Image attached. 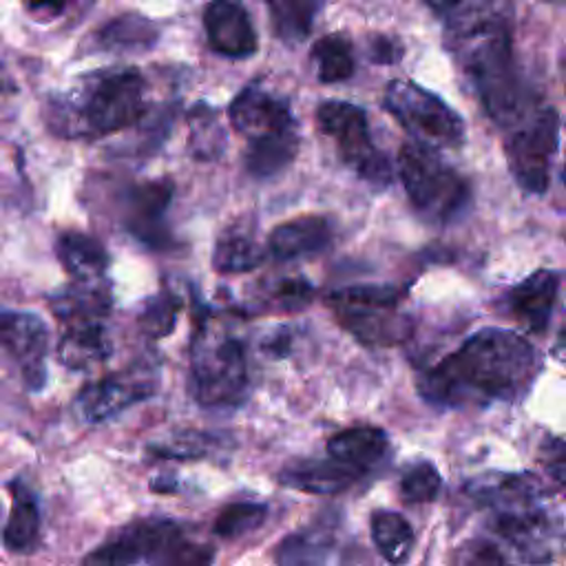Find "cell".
Listing matches in <instances>:
<instances>
[{
  "mask_svg": "<svg viewBox=\"0 0 566 566\" xmlns=\"http://www.w3.org/2000/svg\"><path fill=\"white\" fill-rule=\"evenodd\" d=\"M444 46L497 126L511 128L535 106L515 64L509 0H475L447 15Z\"/></svg>",
  "mask_w": 566,
  "mask_h": 566,
  "instance_id": "cell-1",
  "label": "cell"
},
{
  "mask_svg": "<svg viewBox=\"0 0 566 566\" xmlns=\"http://www.w3.org/2000/svg\"><path fill=\"white\" fill-rule=\"evenodd\" d=\"M535 371L537 354L524 336L486 327L427 369L420 391L429 402L447 407L517 400L533 382Z\"/></svg>",
  "mask_w": 566,
  "mask_h": 566,
  "instance_id": "cell-2",
  "label": "cell"
},
{
  "mask_svg": "<svg viewBox=\"0 0 566 566\" xmlns=\"http://www.w3.org/2000/svg\"><path fill=\"white\" fill-rule=\"evenodd\" d=\"M146 115V80L137 69H102L46 104L49 128L64 139H97Z\"/></svg>",
  "mask_w": 566,
  "mask_h": 566,
  "instance_id": "cell-3",
  "label": "cell"
},
{
  "mask_svg": "<svg viewBox=\"0 0 566 566\" xmlns=\"http://www.w3.org/2000/svg\"><path fill=\"white\" fill-rule=\"evenodd\" d=\"M190 391L201 407H237L248 391V358L239 336L201 318L190 343Z\"/></svg>",
  "mask_w": 566,
  "mask_h": 566,
  "instance_id": "cell-4",
  "label": "cell"
},
{
  "mask_svg": "<svg viewBox=\"0 0 566 566\" xmlns=\"http://www.w3.org/2000/svg\"><path fill=\"white\" fill-rule=\"evenodd\" d=\"M212 551L184 535V528L166 517H146L126 526L117 537L84 557L86 564H208Z\"/></svg>",
  "mask_w": 566,
  "mask_h": 566,
  "instance_id": "cell-5",
  "label": "cell"
},
{
  "mask_svg": "<svg viewBox=\"0 0 566 566\" xmlns=\"http://www.w3.org/2000/svg\"><path fill=\"white\" fill-rule=\"evenodd\" d=\"M398 172L411 206L429 221H453L469 203L467 181L431 146L405 144L398 153Z\"/></svg>",
  "mask_w": 566,
  "mask_h": 566,
  "instance_id": "cell-6",
  "label": "cell"
},
{
  "mask_svg": "<svg viewBox=\"0 0 566 566\" xmlns=\"http://www.w3.org/2000/svg\"><path fill=\"white\" fill-rule=\"evenodd\" d=\"M482 500L491 511L493 528L524 551L526 559H539L535 551L548 533V517L533 475H504L482 491Z\"/></svg>",
  "mask_w": 566,
  "mask_h": 566,
  "instance_id": "cell-7",
  "label": "cell"
},
{
  "mask_svg": "<svg viewBox=\"0 0 566 566\" xmlns=\"http://www.w3.org/2000/svg\"><path fill=\"white\" fill-rule=\"evenodd\" d=\"M400 292L391 285H352L327 296L338 323L365 345H394L407 338L409 321L396 312Z\"/></svg>",
  "mask_w": 566,
  "mask_h": 566,
  "instance_id": "cell-8",
  "label": "cell"
},
{
  "mask_svg": "<svg viewBox=\"0 0 566 566\" xmlns=\"http://www.w3.org/2000/svg\"><path fill=\"white\" fill-rule=\"evenodd\" d=\"M385 108L418 144L431 148H455L464 139V124L460 115L416 82H389L385 91Z\"/></svg>",
  "mask_w": 566,
  "mask_h": 566,
  "instance_id": "cell-9",
  "label": "cell"
},
{
  "mask_svg": "<svg viewBox=\"0 0 566 566\" xmlns=\"http://www.w3.org/2000/svg\"><path fill=\"white\" fill-rule=\"evenodd\" d=\"M318 128L336 142L340 159L365 181L374 186H387L391 181V166L385 153H380L369 135L367 115L360 106L327 99L316 111Z\"/></svg>",
  "mask_w": 566,
  "mask_h": 566,
  "instance_id": "cell-10",
  "label": "cell"
},
{
  "mask_svg": "<svg viewBox=\"0 0 566 566\" xmlns=\"http://www.w3.org/2000/svg\"><path fill=\"white\" fill-rule=\"evenodd\" d=\"M559 117L551 106H533L509 128L506 159L515 181L526 192H544L548 186L551 157L557 148Z\"/></svg>",
  "mask_w": 566,
  "mask_h": 566,
  "instance_id": "cell-11",
  "label": "cell"
},
{
  "mask_svg": "<svg viewBox=\"0 0 566 566\" xmlns=\"http://www.w3.org/2000/svg\"><path fill=\"white\" fill-rule=\"evenodd\" d=\"M49 329L33 312H0V363L20 382L38 391L46 382Z\"/></svg>",
  "mask_w": 566,
  "mask_h": 566,
  "instance_id": "cell-12",
  "label": "cell"
},
{
  "mask_svg": "<svg viewBox=\"0 0 566 566\" xmlns=\"http://www.w3.org/2000/svg\"><path fill=\"white\" fill-rule=\"evenodd\" d=\"M172 201V184L168 179H153L133 184L122 195L119 219L128 234L148 248H168L170 230L166 212Z\"/></svg>",
  "mask_w": 566,
  "mask_h": 566,
  "instance_id": "cell-13",
  "label": "cell"
},
{
  "mask_svg": "<svg viewBox=\"0 0 566 566\" xmlns=\"http://www.w3.org/2000/svg\"><path fill=\"white\" fill-rule=\"evenodd\" d=\"M230 124L237 133L252 139L290 135L296 130V119L290 111L287 99L263 88L261 84H248L228 108Z\"/></svg>",
  "mask_w": 566,
  "mask_h": 566,
  "instance_id": "cell-14",
  "label": "cell"
},
{
  "mask_svg": "<svg viewBox=\"0 0 566 566\" xmlns=\"http://www.w3.org/2000/svg\"><path fill=\"white\" fill-rule=\"evenodd\" d=\"M155 391V380L150 369L142 371H119L86 385L77 398L75 409L86 422H102L115 413L146 400Z\"/></svg>",
  "mask_w": 566,
  "mask_h": 566,
  "instance_id": "cell-15",
  "label": "cell"
},
{
  "mask_svg": "<svg viewBox=\"0 0 566 566\" xmlns=\"http://www.w3.org/2000/svg\"><path fill=\"white\" fill-rule=\"evenodd\" d=\"M203 29L210 49L219 55L239 60L256 51L252 20L239 0H210L203 9Z\"/></svg>",
  "mask_w": 566,
  "mask_h": 566,
  "instance_id": "cell-16",
  "label": "cell"
},
{
  "mask_svg": "<svg viewBox=\"0 0 566 566\" xmlns=\"http://www.w3.org/2000/svg\"><path fill=\"white\" fill-rule=\"evenodd\" d=\"M559 279L551 270H537L509 290L506 305L511 314L533 334H544L557 298Z\"/></svg>",
  "mask_w": 566,
  "mask_h": 566,
  "instance_id": "cell-17",
  "label": "cell"
},
{
  "mask_svg": "<svg viewBox=\"0 0 566 566\" xmlns=\"http://www.w3.org/2000/svg\"><path fill=\"white\" fill-rule=\"evenodd\" d=\"M363 473L352 469L349 464L336 460L329 455V460H294L287 462L276 480L294 491L303 493H318V495H332L349 489Z\"/></svg>",
  "mask_w": 566,
  "mask_h": 566,
  "instance_id": "cell-18",
  "label": "cell"
},
{
  "mask_svg": "<svg viewBox=\"0 0 566 566\" xmlns=\"http://www.w3.org/2000/svg\"><path fill=\"white\" fill-rule=\"evenodd\" d=\"M113 352L104 318H86L64 323L57 345V358L69 369H91L106 360Z\"/></svg>",
  "mask_w": 566,
  "mask_h": 566,
  "instance_id": "cell-19",
  "label": "cell"
},
{
  "mask_svg": "<svg viewBox=\"0 0 566 566\" xmlns=\"http://www.w3.org/2000/svg\"><path fill=\"white\" fill-rule=\"evenodd\" d=\"M329 239V221L316 214H305L276 226L268 237V252L276 261H292L321 252Z\"/></svg>",
  "mask_w": 566,
  "mask_h": 566,
  "instance_id": "cell-20",
  "label": "cell"
},
{
  "mask_svg": "<svg viewBox=\"0 0 566 566\" xmlns=\"http://www.w3.org/2000/svg\"><path fill=\"white\" fill-rule=\"evenodd\" d=\"M111 287L106 281H73L66 290L51 296V312L60 323L104 318L111 312Z\"/></svg>",
  "mask_w": 566,
  "mask_h": 566,
  "instance_id": "cell-21",
  "label": "cell"
},
{
  "mask_svg": "<svg viewBox=\"0 0 566 566\" xmlns=\"http://www.w3.org/2000/svg\"><path fill=\"white\" fill-rule=\"evenodd\" d=\"M55 250L73 281H106L104 274L108 268V254L95 237L66 230L57 237Z\"/></svg>",
  "mask_w": 566,
  "mask_h": 566,
  "instance_id": "cell-22",
  "label": "cell"
},
{
  "mask_svg": "<svg viewBox=\"0 0 566 566\" xmlns=\"http://www.w3.org/2000/svg\"><path fill=\"white\" fill-rule=\"evenodd\" d=\"M389 447L387 433L378 427L343 429L327 440V453L352 469L367 473L376 467Z\"/></svg>",
  "mask_w": 566,
  "mask_h": 566,
  "instance_id": "cell-23",
  "label": "cell"
},
{
  "mask_svg": "<svg viewBox=\"0 0 566 566\" xmlns=\"http://www.w3.org/2000/svg\"><path fill=\"white\" fill-rule=\"evenodd\" d=\"M265 259V248L256 241L254 232L237 223L226 228L212 250V268L219 274H243L259 268Z\"/></svg>",
  "mask_w": 566,
  "mask_h": 566,
  "instance_id": "cell-24",
  "label": "cell"
},
{
  "mask_svg": "<svg viewBox=\"0 0 566 566\" xmlns=\"http://www.w3.org/2000/svg\"><path fill=\"white\" fill-rule=\"evenodd\" d=\"M11 515L4 526V546L13 553H27L35 546L40 533V509L33 493L22 482H11Z\"/></svg>",
  "mask_w": 566,
  "mask_h": 566,
  "instance_id": "cell-25",
  "label": "cell"
},
{
  "mask_svg": "<svg viewBox=\"0 0 566 566\" xmlns=\"http://www.w3.org/2000/svg\"><path fill=\"white\" fill-rule=\"evenodd\" d=\"M268 7L272 31L285 44L303 42L321 11V0H263Z\"/></svg>",
  "mask_w": 566,
  "mask_h": 566,
  "instance_id": "cell-26",
  "label": "cell"
},
{
  "mask_svg": "<svg viewBox=\"0 0 566 566\" xmlns=\"http://www.w3.org/2000/svg\"><path fill=\"white\" fill-rule=\"evenodd\" d=\"M298 153V133L274 135L248 142L245 150V168L252 177L265 179L279 175L285 166L294 161Z\"/></svg>",
  "mask_w": 566,
  "mask_h": 566,
  "instance_id": "cell-27",
  "label": "cell"
},
{
  "mask_svg": "<svg viewBox=\"0 0 566 566\" xmlns=\"http://www.w3.org/2000/svg\"><path fill=\"white\" fill-rule=\"evenodd\" d=\"M157 27L135 13L106 22L97 33V46L104 51H146L157 42Z\"/></svg>",
  "mask_w": 566,
  "mask_h": 566,
  "instance_id": "cell-28",
  "label": "cell"
},
{
  "mask_svg": "<svg viewBox=\"0 0 566 566\" xmlns=\"http://www.w3.org/2000/svg\"><path fill=\"white\" fill-rule=\"evenodd\" d=\"M369 524H371V539L378 553L391 564L407 562L413 548L411 524L400 513H394V511H376Z\"/></svg>",
  "mask_w": 566,
  "mask_h": 566,
  "instance_id": "cell-29",
  "label": "cell"
},
{
  "mask_svg": "<svg viewBox=\"0 0 566 566\" xmlns=\"http://www.w3.org/2000/svg\"><path fill=\"white\" fill-rule=\"evenodd\" d=\"M312 60L316 64V75L325 84L343 82L354 73V49L349 38L343 33L323 35L312 46Z\"/></svg>",
  "mask_w": 566,
  "mask_h": 566,
  "instance_id": "cell-30",
  "label": "cell"
},
{
  "mask_svg": "<svg viewBox=\"0 0 566 566\" xmlns=\"http://www.w3.org/2000/svg\"><path fill=\"white\" fill-rule=\"evenodd\" d=\"M190 122V150L199 159H214L223 153L226 146V133L217 122V113L208 108L206 104H197L188 113Z\"/></svg>",
  "mask_w": 566,
  "mask_h": 566,
  "instance_id": "cell-31",
  "label": "cell"
},
{
  "mask_svg": "<svg viewBox=\"0 0 566 566\" xmlns=\"http://www.w3.org/2000/svg\"><path fill=\"white\" fill-rule=\"evenodd\" d=\"M179 312H181V298L170 290H161L159 294L146 301L137 323L148 338H164V336H170L172 329L177 327Z\"/></svg>",
  "mask_w": 566,
  "mask_h": 566,
  "instance_id": "cell-32",
  "label": "cell"
},
{
  "mask_svg": "<svg viewBox=\"0 0 566 566\" xmlns=\"http://www.w3.org/2000/svg\"><path fill=\"white\" fill-rule=\"evenodd\" d=\"M265 515H268L265 504L232 502V504H226L219 511L212 531L223 539H234V537H241L250 531H256L265 522Z\"/></svg>",
  "mask_w": 566,
  "mask_h": 566,
  "instance_id": "cell-33",
  "label": "cell"
},
{
  "mask_svg": "<svg viewBox=\"0 0 566 566\" xmlns=\"http://www.w3.org/2000/svg\"><path fill=\"white\" fill-rule=\"evenodd\" d=\"M327 553V531L305 528L287 535L276 551L279 564H316L323 562Z\"/></svg>",
  "mask_w": 566,
  "mask_h": 566,
  "instance_id": "cell-34",
  "label": "cell"
},
{
  "mask_svg": "<svg viewBox=\"0 0 566 566\" xmlns=\"http://www.w3.org/2000/svg\"><path fill=\"white\" fill-rule=\"evenodd\" d=\"M314 287L301 276H283L265 283L261 301L274 312H296L312 303Z\"/></svg>",
  "mask_w": 566,
  "mask_h": 566,
  "instance_id": "cell-35",
  "label": "cell"
},
{
  "mask_svg": "<svg viewBox=\"0 0 566 566\" xmlns=\"http://www.w3.org/2000/svg\"><path fill=\"white\" fill-rule=\"evenodd\" d=\"M214 442L197 431H179V433H170L164 440L150 442V451L155 455L161 458H172V460H199L203 455H208L210 447Z\"/></svg>",
  "mask_w": 566,
  "mask_h": 566,
  "instance_id": "cell-36",
  "label": "cell"
},
{
  "mask_svg": "<svg viewBox=\"0 0 566 566\" xmlns=\"http://www.w3.org/2000/svg\"><path fill=\"white\" fill-rule=\"evenodd\" d=\"M440 491V473L429 462L413 464L400 480L402 500L409 504L431 502Z\"/></svg>",
  "mask_w": 566,
  "mask_h": 566,
  "instance_id": "cell-37",
  "label": "cell"
},
{
  "mask_svg": "<svg viewBox=\"0 0 566 566\" xmlns=\"http://www.w3.org/2000/svg\"><path fill=\"white\" fill-rule=\"evenodd\" d=\"M539 462L546 469V473L566 486V442L548 438L539 447Z\"/></svg>",
  "mask_w": 566,
  "mask_h": 566,
  "instance_id": "cell-38",
  "label": "cell"
},
{
  "mask_svg": "<svg viewBox=\"0 0 566 566\" xmlns=\"http://www.w3.org/2000/svg\"><path fill=\"white\" fill-rule=\"evenodd\" d=\"M22 2H24V9L33 18H38L42 22H49V20L60 18L73 0H22Z\"/></svg>",
  "mask_w": 566,
  "mask_h": 566,
  "instance_id": "cell-39",
  "label": "cell"
},
{
  "mask_svg": "<svg viewBox=\"0 0 566 566\" xmlns=\"http://www.w3.org/2000/svg\"><path fill=\"white\" fill-rule=\"evenodd\" d=\"M369 55H371L374 62L394 64V62L402 55V49H400L398 42H394V40H389V38H374V40H371Z\"/></svg>",
  "mask_w": 566,
  "mask_h": 566,
  "instance_id": "cell-40",
  "label": "cell"
},
{
  "mask_svg": "<svg viewBox=\"0 0 566 566\" xmlns=\"http://www.w3.org/2000/svg\"><path fill=\"white\" fill-rule=\"evenodd\" d=\"M469 551V557H462L464 562H471V564H502L506 562L504 555L497 553V548H493L491 544H473V548H464Z\"/></svg>",
  "mask_w": 566,
  "mask_h": 566,
  "instance_id": "cell-41",
  "label": "cell"
},
{
  "mask_svg": "<svg viewBox=\"0 0 566 566\" xmlns=\"http://www.w3.org/2000/svg\"><path fill=\"white\" fill-rule=\"evenodd\" d=\"M422 2H427V4H429L433 11H438V13L451 15L453 11L467 7V4H471V2H475V0H422Z\"/></svg>",
  "mask_w": 566,
  "mask_h": 566,
  "instance_id": "cell-42",
  "label": "cell"
},
{
  "mask_svg": "<svg viewBox=\"0 0 566 566\" xmlns=\"http://www.w3.org/2000/svg\"><path fill=\"white\" fill-rule=\"evenodd\" d=\"M557 343H559V349L566 354V316H564V323H562V327H559V338H557Z\"/></svg>",
  "mask_w": 566,
  "mask_h": 566,
  "instance_id": "cell-43",
  "label": "cell"
},
{
  "mask_svg": "<svg viewBox=\"0 0 566 566\" xmlns=\"http://www.w3.org/2000/svg\"><path fill=\"white\" fill-rule=\"evenodd\" d=\"M564 84H566V62H564Z\"/></svg>",
  "mask_w": 566,
  "mask_h": 566,
  "instance_id": "cell-44",
  "label": "cell"
},
{
  "mask_svg": "<svg viewBox=\"0 0 566 566\" xmlns=\"http://www.w3.org/2000/svg\"><path fill=\"white\" fill-rule=\"evenodd\" d=\"M562 175H564V181H566V164H564V170H562Z\"/></svg>",
  "mask_w": 566,
  "mask_h": 566,
  "instance_id": "cell-45",
  "label": "cell"
},
{
  "mask_svg": "<svg viewBox=\"0 0 566 566\" xmlns=\"http://www.w3.org/2000/svg\"><path fill=\"white\" fill-rule=\"evenodd\" d=\"M548 2H564V0H548Z\"/></svg>",
  "mask_w": 566,
  "mask_h": 566,
  "instance_id": "cell-46",
  "label": "cell"
},
{
  "mask_svg": "<svg viewBox=\"0 0 566 566\" xmlns=\"http://www.w3.org/2000/svg\"><path fill=\"white\" fill-rule=\"evenodd\" d=\"M0 91H2V80H0Z\"/></svg>",
  "mask_w": 566,
  "mask_h": 566,
  "instance_id": "cell-47",
  "label": "cell"
}]
</instances>
